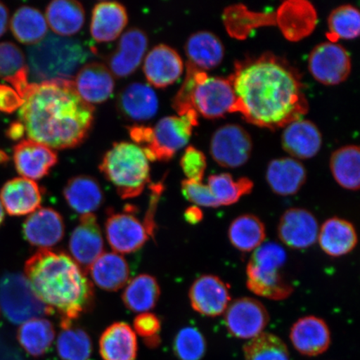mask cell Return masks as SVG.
Here are the masks:
<instances>
[{"label": "cell", "mask_w": 360, "mask_h": 360, "mask_svg": "<svg viewBox=\"0 0 360 360\" xmlns=\"http://www.w3.org/2000/svg\"><path fill=\"white\" fill-rule=\"evenodd\" d=\"M143 71L153 86L165 89L177 82L184 72V63L175 49L159 44L148 52Z\"/></svg>", "instance_id": "obj_19"}, {"label": "cell", "mask_w": 360, "mask_h": 360, "mask_svg": "<svg viewBox=\"0 0 360 360\" xmlns=\"http://www.w3.org/2000/svg\"><path fill=\"white\" fill-rule=\"evenodd\" d=\"M229 79L236 96L235 112L252 124L274 130L307 114L300 75L270 53L238 63Z\"/></svg>", "instance_id": "obj_1"}, {"label": "cell", "mask_w": 360, "mask_h": 360, "mask_svg": "<svg viewBox=\"0 0 360 360\" xmlns=\"http://www.w3.org/2000/svg\"><path fill=\"white\" fill-rule=\"evenodd\" d=\"M0 307L8 321L15 325L53 314L20 273L6 274L0 278Z\"/></svg>", "instance_id": "obj_7"}, {"label": "cell", "mask_w": 360, "mask_h": 360, "mask_svg": "<svg viewBox=\"0 0 360 360\" xmlns=\"http://www.w3.org/2000/svg\"><path fill=\"white\" fill-rule=\"evenodd\" d=\"M73 82L81 98L91 105L109 100L115 86L110 70L98 62L89 63L81 67Z\"/></svg>", "instance_id": "obj_22"}, {"label": "cell", "mask_w": 360, "mask_h": 360, "mask_svg": "<svg viewBox=\"0 0 360 360\" xmlns=\"http://www.w3.org/2000/svg\"><path fill=\"white\" fill-rule=\"evenodd\" d=\"M173 349L179 360H201L206 353V340L197 328L184 327L174 337Z\"/></svg>", "instance_id": "obj_44"}, {"label": "cell", "mask_w": 360, "mask_h": 360, "mask_svg": "<svg viewBox=\"0 0 360 360\" xmlns=\"http://www.w3.org/2000/svg\"><path fill=\"white\" fill-rule=\"evenodd\" d=\"M184 216L186 221L191 224H199L202 221V218H204V214H202V211L200 207L195 205L188 207V208L184 211Z\"/></svg>", "instance_id": "obj_50"}, {"label": "cell", "mask_w": 360, "mask_h": 360, "mask_svg": "<svg viewBox=\"0 0 360 360\" xmlns=\"http://www.w3.org/2000/svg\"><path fill=\"white\" fill-rule=\"evenodd\" d=\"M22 98L19 121L31 141L52 150H67L87 139L94 108L81 98L73 80L30 84Z\"/></svg>", "instance_id": "obj_2"}, {"label": "cell", "mask_w": 360, "mask_h": 360, "mask_svg": "<svg viewBox=\"0 0 360 360\" xmlns=\"http://www.w3.org/2000/svg\"><path fill=\"white\" fill-rule=\"evenodd\" d=\"M117 109L126 120L143 122L156 115L159 100L150 85L135 82L121 90L117 98Z\"/></svg>", "instance_id": "obj_24"}, {"label": "cell", "mask_w": 360, "mask_h": 360, "mask_svg": "<svg viewBox=\"0 0 360 360\" xmlns=\"http://www.w3.org/2000/svg\"><path fill=\"white\" fill-rule=\"evenodd\" d=\"M198 125V114L191 110L183 115L161 119L153 129L150 143L141 150L148 161H169L188 145L193 127Z\"/></svg>", "instance_id": "obj_8"}, {"label": "cell", "mask_w": 360, "mask_h": 360, "mask_svg": "<svg viewBox=\"0 0 360 360\" xmlns=\"http://www.w3.org/2000/svg\"><path fill=\"white\" fill-rule=\"evenodd\" d=\"M63 195L70 208L81 215L94 214L105 201L100 183L89 175H77L70 179Z\"/></svg>", "instance_id": "obj_29"}, {"label": "cell", "mask_w": 360, "mask_h": 360, "mask_svg": "<svg viewBox=\"0 0 360 360\" xmlns=\"http://www.w3.org/2000/svg\"><path fill=\"white\" fill-rule=\"evenodd\" d=\"M137 352L136 335L128 323L116 322L103 332L100 353L103 360H134Z\"/></svg>", "instance_id": "obj_31"}, {"label": "cell", "mask_w": 360, "mask_h": 360, "mask_svg": "<svg viewBox=\"0 0 360 360\" xmlns=\"http://www.w3.org/2000/svg\"><path fill=\"white\" fill-rule=\"evenodd\" d=\"M290 338L300 354L310 357L325 353L331 343L330 328L314 315L298 319L290 328Z\"/></svg>", "instance_id": "obj_21"}, {"label": "cell", "mask_w": 360, "mask_h": 360, "mask_svg": "<svg viewBox=\"0 0 360 360\" xmlns=\"http://www.w3.org/2000/svg\"><path fill=\"white\" fill-rule=\"evenodd\" d=\"M180 166L186 179L202 182L207 169L206 157L195 147L188 146L180 160Z\"/></svg>", "instance_id": "obj_47"}, {"label": "cell", "mask_w": 360, "mask_h": 360, "mask_svg": "<svg viewBox=\"0 0 360 360\" xmlns=\"http://www.w3.org/2000/svg\"><path fill=\"white\" fill-rule=\"evenodd\" d=\"M286 251L276 242L264 243L251 255L246 268V285L255 295L270 300H285L294 287L283 277Z\"/></svg>", "instance_id": "obj_6"}, {"label": "cell", "mask_w": 360, "mask_h": 360, "mask_svg": "<svg viewBox=\"0 0 360 360\" xmlns=\"http://www.w3.org/2000/svg\"><path fill=\"white\" fill-rule=\"evenodd\" d=\"M56 330L53 323L45 319H33L22 323L17 338L21 347L34 357L43 356L51 348Z\"/></svg>", "instance_id": "obj_37"}, {"label": "cell", "mask_w": 360, "mask_h": 360, "mask_svg": "<svg viewBox=\"0 0 360 360\" xmlns=\"http://www.w3.org/2000/svg\"><path fill=\"white\" fill-rule=\"evenodd\" d=\"M253 150V141L244 128L225 124L214 133L210 141V155L224 168L236 169L245 165Z\"/></svg>", "instance_id": "obj_11"}, {"label": "cell", "mask_w": 360, "mask_h": 360, "mask_svg": "<svg viewBox=\"0 0 360 360\" xmlns=\"http://www.w3.org/2000/svg\"><path fill=\"white\" fill-rule=\"evenodd\" d=\"M89 52L78 39L49 34L28 49V70L37 83L74 79Z\"/></svg>", "instance_id": "obj_4"}, {"label": "cell", "mask_w": 360, "mask_h": 360, "mask_svg": "<svg viewBox=\"0 0 360 360\" xmlns=\"http://www.w3.org/2000/svg\"><path fill=\"white\" fill-rule=\"evenodd\" d=\"M98 168L123 200L141 195L150 181L148 160L141 148L134 143H115Z\"/></svg>", "instance_id": "obj_5"}, {"label": "cell", "mask_w": 360, "mask_h": 360, "mask_svg": "<svg viewBox=\"0 0 360 360\" xmlns=\"http://www.w3.org/2000/svg\"><path fill=\"white\" fill-rule=\"evenodd\" d=\"M317 241L327 255L342 257L351 253L356 247V229L349 220L333 217L327 219L319 228Z\"/></svg>", "instance_id": "obj_28"}, {"label": "cell", "mask_w": 360, "mask_h": 360, "mask_svg": "<svg viewBox=\"0 0 360 360\" xmlns=\"http://www.w3.org/2000/svg\"><path fill=\"white\" fill-rule=\"evenodd\" d=\"M25 129L24 125L18 120L11 124L10 127L7 129L6 135L8 139L12 141H20L24 136Z\"/></svg>", "instance_id": "obj_51"}, {"label": "cell", "mask_w": 360, "mask_h": 360, "mask_svg": "<svg viewBox=\"0 0 360 360\" xmlns=\"http://www.w3.org/2000/svg\"><path fill=\"white\" fill-rule=\"evenodd\" d=\"M4 220V207L1 204V201H0V226H1Z\"/></svg>", "instance_id": "obj_54"}, {"label": "cell", "mask_w": 360, "mask_h": 360, "mask_svg": "<svg viewBox=\"0 0 360 360\" xmlns=\"http://www.w3.org/2000/svg\"><path fill=\"white\" fill-rule=\"evenodd\" d=\"M28 77V65L21 49L11 42L0 43V79L10 83L22 98L30 84Z\"/></svg>", "instance_id": "obj_36"}, {"label": "cell", "mask_w": 360, "mask_h": 360, "mask_svg": "<svg viewBox=\"0 0 360 360\" xmlns=\"http://www.w3.org/2000/svg\"><path fill=\"white\" fill-rule=\"evenodd\" d=\"M207 186L219 206H229L236 204L243 196L250 195L253 191L254 183L249 178L236 180L231 174L224 173L210 175Z\"/></svg>", "instance_id": "obj_41"}, {"label": "cell", "mask_w": 360, "mask_h": 360, "mask_svg": "<svg viewBox=\"0 0 360 360\" xmlns=\"http://www.w3.org/2000/svg\"><path fill=\"white\" fill-rule=\"evenodd\" d=\"M65 224L63 216L53 208H39L22 224V236L32 246L49 250L65 237Z\"/></svg>", "instance_id": "obj_17"}, {"label": "cell", "mask_w": 360, "mask_h": 360, "mask_svg": "<svg viewBox=\"0 0 360 360\" xmlns=\"http://www.w3.org/2000/svg\"><path fill=\"white\" fill-rule=\"evenodd\" d=\"M269 322V314L260 301L244 297L231 301L224 312V323L232 336L251 340L262 334Z\"/></svg>", "instance_id": "obj_13"}, {"label": "cell", "mask_w": 360, "mask_h": 360, "mask_svg": "<svg viewBox=\"0 0 360 360\" xmlns=\"http://www.w3.org/2000/svg\"><path fill=\"white\" fill-rule=\"evenodd\" d=\"M188 299L195 311L207 317L224 314L231 302L229 287L213 274H204L192 283Z\"/></svg>", "instance_id": "obj_16"}, {"label": "cell", "mask_w": 360, "mask_h": 360, "mask_svg": "<svg viewBox=\"0 0 360 360\" xmlns=\"http://www.w3.org/2000/svg\"><path fill=\"white\" fill-rule=\"evenodd\" d=\"M128 20L123 4L115 1L98 3L92 11L90 34L98 43L114 41L122 34Z\"/></svg>", "instance_id": "obj_26"}, {"label": "cell", "mask_w": 360, "mask_h": 360, "mask_svg": "<svg viewBox=\"0 0 360 360\" xmlns=\"http://www.w3.org/2000/svg\"><path fill=\"white\" fill-rule=\"evenodd\" d=\"M13 161L20 175L30 180L41 179L58 163V156L52 148L41 143L25 139L13 148Z\"/></svg>", "instance_id": "obj_20"}, {"label": "cell", "mask_w": 360, "mask_h": 360, "mask_svg": "<svg viewBox=\"0 0 360 360\" xmlns=\"http://www.w3.org/2000/svg\"><path fill=\"white\" fill-rule=\"evenodd\" d=\"M322 134L311 121L300 119L285 126L282 146L295 160L311 159L322 147Z\"/></svg>", "instance_id": "obj_25"}, {"label": "cell", "mask_w": 360, "mask_h": 360, "mask_svg": "<svg viewBox=\"0 0 360 360\" xmlns=\"http://www.w3.org/2000/svg\"><path fill=\"white\" fill-rule=\"evenodd\" d=\"M8 25V11L4 4L0 3V37L6 32Z\"/></svg>", "instance_id": "obj_52"}, {"label": "cell", "mask_w": 360, "mask_h": 360, "mask_svg": "<svg viewBox=\"0 0 360 360\" xmlns=\"http://www.w3.org/2000/svg\"><path fill=\"white\" fill-rule=\"evenodd\" d=\"M45 17L53 33L67 38L79 32L85 22L84 7L75 0H53L46 8Z\"/></svg>", "instance_id": "obj_33"}, {"label": "cell", "mask_w": 360, "mask_h": 360, "mask_svg": "<svg viewBox=\"0 0 360 360\" xmlns=\"http://www.w3.org/2000/svg\"><path fill=\"white\" fill-rule=\"evenodd\" d=\"M319 231L316 217L304 208L285 211L277 228L278 238L292 250H306L313 246L318 240Z\"/></svg>", "instance_id": "obj_15"}, {"label": "cell", "mask_w": 360, "mask_h": 360, "mask_svg": "<svg viewBox=\"0 0 360 360\" xmlns=\"http://www.w3.org/2000/svg\"><path fill=\"white\" fill-rule=\"evenodd\" d=\"M328 33L327 37L330 42L338 39L352 40L356 39L360 32V15L358 8L345 4L335 8L328 18Z\"/></svg>", "instance_id": "obj_42"}, {"label": "cell", "mask_w": 360, "mask_h": 360, "mask_svg": "<svg viewBox=\"0 0 360 360\" xmlns=\"http://www.w3.org/2000/svg\"><path fill=\"white\" fill-rule=\"evenodd\" d=\"M150 200L148 204V210L146 214L145 219H143V224L147 229L148 236L151 238H154L155 235L156 223H155V214L158 208V205L160 200L162 193L165 191V186L163 181L152 184L150 186Z\"/></svg>", "instance_id": "obj_48"}, {"label": "cell", "mask_w": 360, "mask_h": 360, "mask_svg": "<svg viewBox=\"0 0 360 360\" xmlns=\"http://www.w3.org/2000/svg\"><path fill=\"white\" fill-rule=\"evenodd\" d=\"M22 103L24 100L15 89L7 85L0 84V112L12 114L20 109Z\"/></svg>", "instance_id": "obj_49"}, {"label": "cell", "mask_w": 360, "mask_h": 360, "mask_svg": "<svg viewBox=\"0 0 360 360\" xmlns=\"http://www.w3.org/2000/svg\"><path fill=\"white\" fill-rule=\"evenodd\" d=\"M228 237L233 247L243 253H248L264 244L266 231L258 216L245 214L233 220L229 227Z\"/></svg>", "instance_id": "obj_35"}, {"label": "cell", "mask_w": 360, "mask_h": 360, "mask_svg": "<svg viewBox=\"0 0 360 360\" xmlns=\"http://www.w3.org/2000/svg\"><path fill=\"white\" fill-rule=\"evenodd\" d=\"M191 105L198 115L210 120L235 112L236 96L231 79L209 77L205 71L197 70Z\"/></svg>", "instance_id": "obj_9"}, {"label": "cell", "mask_w": 360, "mask_h": 360, "mask_svg": "<svg viewBox=\"0 0 360 360\" xmlns=\"http://www.w3.org/2000/svg\"><path fill=\"white\" fill-rule=\"evenodd\" d=\"M57 351L62 360H88L92 354V341L86 331L74 322H60Z\"/></svg>", "instance_id": "obj_40"}, {"label": "cell", "mask_w": 360, "mask_h": 360, "mask_svg": "<svg viewBox=\"0 0 360 360\" xmlns=\"http://www.w3.org/2000/svg\"><path fill=\"white\" fill-rule=\"evenodd\" d=\"M308 66L314 79L328 86L345 82L352 69L348 51L342 45L330 41L319 44L313 49Z\"/></svg>", "instance_id": "obj_12"}, {"label": "cell", "mask_w": 360, "mask_h": 360, "mask_svg": "<svg viewBox=\"0 0 360 360\" xmlns=\"http://www.w3.org/2000/svg\"><path fill=\"white\" fill-rule=\"evenodd\" d=\"M8 160H10V158H8L6 153L0 150V165L7 163Z\"/></svg>", "instance_id": "obj_53"}, {"label": "cell", "mask_w": 360, "mask_h": 360, "mask_svg": "<svg viewBox=\"0 0 360 360\" xmlns=\"http://www.w3.org/2000/svg\"><path fill=\"white\" fill-rule=\"evenodd\" d=\"M44 191L39 184L25 178H15L4 184L0 191V201L11 216L32 214L40 208Z\"/></svg>", "instance_id": "obj_23"}, {"label": "cell", "mask_w": 360, "mask_h": 360, "mask_svg": "<svg viewBox=\"0 0 360 360\" xmlns=\"http://www.w3.org/2000/svg\"><path fill=\"white\" fill-rule=\"evenodd\" d=\"M25 274L35 295L60 322H74L94 307L92 282L65 252L39 250L26 261Z\"/></svg>", "instance_id": "obj_3"}, {"label": "cell", "mask_w": 360, "mask_h": 360, "mask_svg": "<svg viewBox=\"0 0 360 360\" xmlns=\"http://www.w3.org/2000/svg\"><path fill=\"white\" fill-rule=\"evenodd\" d=\"M69 250L71 257L85 273L103 254L105 242L96 214L80 216L79 224L71 233Z\"/></svg>", "instance_id": "obj_14"}, {"label": "cell", "mask_w": 360, "mask_h": 360, "mask_svg": "<svg viewBox=\"0 0 360 360\" xmlns=\"http://www.w3.org/2000/svg\"><path fill=\"white\" fill-rule=\"evenodd\" d=\"M161 290L157 278L143 274L133 278L123 292L125 307L134 313H147L159 302Z\"/></svg>", "instance_id": "obj_34"}, {"label": "cell", "mask_w": 360, "mask_h": 360, "mask_svg": "<svg viewBox=\"0 0 360 360\" xmlns=\"http://www.w3.org/2000/svg\"><path fill=\"white\" fill-rule=\"evenodd\" d=\"M134 328L135 332L143 338L147 347L156 348L160 345L161 321L155 314L137 315L134 321Z\"/></svg>", "instance_id": "obj_45"}, {"label": "cell", "mask_w": 360, "mask_h": 360, "mask_svg": "<svg viewBox=\"0 0 360 360\" xmlns=\"http://www.w3.org/2000/svg\"><path fill=\"white\" fill-rule=\"evenodd\" d=\"M245 360H290L289 349L281 338L264 333L244 346Z\"/></svg>", "instance_id": "obj_43"}, {"label": "cell", "mask_w": 360, "mask_h": 360, "mask_svg": "<svg viewBox=\"0 0 360 360\" xmlns=\"http://www.w3.org/2000/svg\"><path fill=\"white\" fill-rule=\"evenodd\" d=\"M48 24L43 13L37 8L22 6L12 17L13 35L22 44L34 45L48 35Z\"/></svg>", "instance_id": "obj_39"}, {"label": "cell", "mask_w": 360, "mask_h": 360, "mask_svg": "<svg viewBox=\"0 0 360 360\" xmlns=\"http://www.w3.org/2000/svg\"><path fill=\"white\" fill-rule=\"evenodd\" d=\"M181 191L183 195L188 201L200 208V207H205V208L220 207L209 186L202 181L184 179L181 183Z\"/></svg>", "instance_id": "obj_46"}, {"label": "cell", "mask_w": 360, "mask_h": 360, "mask_svg": "<svg viewBox=\"0 0 360 360\" xmlns=\"http://www.w3.org/2000/svg\"><path fill=\"white\" fill-rule=\"evenodd\" d=\"M307 179V171L298 160L281 158L269 162L266 180L271 191L281 196L296 195Z\"/></svg>", "instance_id": "obj_27"}, {"label": "cell", "mask_w": 360, "mask_h": 360, "mask_svg": "<svg viewBox=\"0 0 360 360\" xmlns=\"http://www.w3.org/2000/svg\"><path fill=\"white\" fill-rule=\"evenodd\" d=\"M123 213L114 211L108 214L105 232L112 250L121 254H132L142 249L150 238L147 229L137 217V209L128 205Z\"/></svg>", "instance_id": "obj_10"}, {"label": "cell", "mask_w": 360, "mask_h": 360, "mask_svg": "<svg viewBox=\"0 0 360 360\" xmlns=\"http://www.w3.org/2000/svg\"><path fill=\"white\" fill-rule=\"evenodd\" d=\"M360 153L356 146L338 148L330 158L333 177L342 188L356 191L360 186Z\"/></svg>", "instance_id": "obj_38"}, {"label": "cell", "mask_w": 360, "mask_h": 360, "mask_svg": "<svg viewBox=\"0 0 360 360\" xmlns=\"http://www.w3.org/2000/svg\"><path fill=\"white\" fill-rule=\"evenodd\" d=\"M88 271L98 288L109 292L122 289L129 282L130 274L127 261L116 253L103 254L94 261Z\"/></svg>", "instance_id": "obj_32"}, {"label": "cell", "mask_w": 360, "mask_h": 360, "mask_svg": "<svg viewBox=\"0 0 360 360\" xmlns=\"http://www.w3.org/2000/svg\"><path fill=\"white\" fill-rule=\"evenodd\" d=\"M184 49L188 63L205 72L221 64L225 53L221 39L210 31H199L191 35Z\"/></svg>", "instance_id": "obj_30"}, {"label": "cell", "mask_w": 360, "mask_h": 360, "mask_svg": "<svg viewBox=\"0 0 360 360\" xmlns=\"http://www.w3.org/2000/svg\"><path fill=\"white\" fill-rule=\"evenodd\" d=\"M148 45L145 31L139 28L128 30L121 36L115 51L108 58V69L116 77H128L141 65Z\"/></svg>", "instance_id": "obj_18"}]
</instances>
